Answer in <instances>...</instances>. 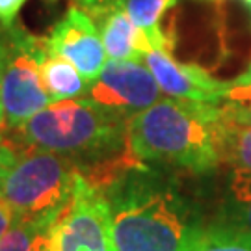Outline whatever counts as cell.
<instances>
[{"mask_svg":"<svg viewBox=\"0 0 251 251\" xmlns=\"http://www.w3.org/2000/svg\"><path fill=\"white\" fill-rule=\"evenodd\" d=\"M117 251H190L205 231L198 203L144 164L102 190Z\"/></svg>","mask_w":251,"mask_h":251,"instance_id":"6da1fadb","label":"cell"},{"mask_svg":"<svg viewBox=\"0 0 251 251\" xmlns=\"http://www.w3.org/2000/svg\"><path fill=\"white\" fill-rule=\"evenodd\" d=\"M4 130L17 147L58 152L76 162L80 171L132 154L128 121L110 116L86 99L56 100L23 125Z\"/></svg>","mask_w":251,"mask_h":251,"instance_id":"7a4b0ae2","label":"cell"},{"mask_svg":"<svg viewBox=\"0 0 251 251\" xmlns=\"http://www.w3.org/2000/svg\"><path fill=\"white\" fill-rule=\"evenodd\" d=\"M220 104L160 99L128 121V144L142 162L175 166L194 173L220 164L216 119Z\"/></svg>","mask_w":251,"mask_h":251,"instance_id":"3957f363","label":"cell"},{"mask_svg":"<svg viewBox=\"0 0 251 251\" xmlns=\"http://www.w3.org/2000/svg\"><path fill=\"white\" fill-rule=\"evenodd\" d=\"M80 166L58 152L19 147L0 168V201L17 220L52 218L62 212L78 188Z\"/></svg>","mask_w":251,"mask_h":251,"instance_id":"277c9868","label":"cell"},{"mask_svg":"<svg viewBox=\"0 0 251 251\" xmlns=\"http://www.w3.org/2000/svg\"><path fill=\"white\" fill-rule=\"evenodd\" d=\"M49 54L45 37H37L15 23L0 28V102L4 128H15L39 110L56 102L41 78Z\"/></svg>","mask_w":251,"mask_h":251,"instance_id":"5b68a950","label":"cell"},{"mask_svg":"<svg viewBox=\"0 0 251 251\" xmlns=\"http://www.w3.org/2000/svg\"><path fill=\"white\" fill-rule=\"evenodd\" d=\"M54 251H117L104 194L84 177L56 218Z\"/></svg>","mask_w":251,"mask_h":251,"instance_id":"8992f818","label":"cell"},{"mask_svg":"<svg viewBox=\"0 0 251 251\" xmlns=\"http://www.w3.org/2000/svg\"><path fill=\"white\" fill-rule=\"evenodd\" d=\"M86 100L106 114L130 121L162 99V90L149 67L142 62L108 60L99 76L90 82Z\"/></svg>","mask_w":251,"mask_h":251,"instance_id":"52a82bcc","label":"cell"},{"mask_svg":"<svg viewBox=\"0 0 251 251\" xmlns=\"http://www.w3.org/2000/svg\"><path fill=\"white\" fill-rule=\"evenodd\" d=\"M144 63L152 73L164 95L170 99L199 102V104H224L229 82L218 80L196 63H182L168 50H151L145 54Z\"/></svg>","mask_w":251,"mask_h":251,"instance_id":"ba28073f","label":"cell"},{"mask_svg":"<svg viewBox=\"0 0 251 251\" xmlns=\"http://www.w3.org/2000/svg\"><path fill=\"white\" fill-rule=\"evenodd\" d=\"M45 39L49 52L71 62L90 82L99 76L108 62L97 26L84 11L73 6H69Z\"/></svg>","mask_w":251,"mask_h":251,"instance_id":"9c48e42d","label":"cell"},{"mask_svg":"<svg viewBox=\"0 0 251 251\" xmlns=\"http://www.w3.org/2000/svg\"><path fill=\"white\" fill-rule=\"evenodd\" d=\"M100 39L106 50L108 60L117 62H144L145 54L152 47L145 34L132 23L126 9L114 13L99 28Z\"/></svg>","mask_w":251,"mask_h":251,"instance_id":"30bf717a","label":"cell"},{"mask_svg":"<svg viewBox=\"0 0 251 251\" xmlns=\"http://www.w3.org/2000/svg\"><path fill=\"white\" fill-rule=\"evenodd\" d=\"M216 225L251 234V171L233 170Z\"/></svg>","mask_w":251,"mask_h":251,"instance_id":"8fae6325","label":"cell"},{"mask_svg":"<svg viewBox=\"0 0 251 251\" xmlns=\"http://www.w3.org/2000/svg\"><path fill=\"white\" fill-rule=\"evenodd\" d=\"M216 149L220 164H229L233 170L251 171V125H242L222 114L216 119Z\"/></svg>","mask_w":251,"mask_h":251,"instance_id":"7c38bea8","label":"cell"},{"mask_svg":"<svg viewBox=\"0 0 251 251\" xmlns=\"http://www.w3.org/2000/svg\"><path fill=\"white\" fill-rule=\"evenodd\" d=\"M41 78L54 100L84 99L90 90V80L71 62L50 52L41 63Z\"/></svg>","mask_w":251,"mask_h":251,"instance_id":"4fadbf2b","label":"cell"},{"mask_svg":"<svg viewBox=\"0 0 251 251\" xmlns=\"http://www.w3.org/2000/svg\"><path fill=\"white\" fill-rule=\"evenodd\" d=\"M56 218L17 220L8 234L0 238V251H54Z\"/></svg>","mask_w":251,"mask_h":251,"instance_id":"5bb4252c","label":"cell"},{"mask_svg":"<svg viewBox=\"0 0 251 251\" xmlns=\"http://www.w3.org/2000/svg\"><path fill=\"white\" fill-rule=\"evenodd\" d=\"M177 2L179 0H125L128 17L149 39L152 50L171 52V37L164 34L160 21L166 15V11L173 8Z\"/></svg>","mask_w":251,"mask_h":251,"instance_id":"9a60e30c","label":"cell"},{"mask_svg":"<svg viewBox=\"0 0 251 251\" xmlns=\"http://www.w3.org/2000/svg\"><path fill=\"white\" fill-rule=\"evenodd\" d=\"M190 251H251V234L210 224Z\"/></svg>","mask_w":251,"mask_h":251,"instance_id":"2e32d148","label":"cell"},{"mask_svg":"<svg viewBox=\"0 0 251 251\" xmlns=\"http://www.w3.org/2000/svg\"><path fill=\"white\" fill-rule=\"evenodd\" d=\"M71 6L84 11L97 28L114 13L126 9L125 0H71Z\"/></svg>","mask_w":251,"mask_h":251,"instance_id":"e0dca14e","label":"cell"},{"mask_svg":"<svg viewBox=\"0 0 251 251\" xmlns=\"http://www.w3.org/2000/svg\"><path fill=\"white\" fill-rule=\"evenodd\" d=\"M225 102H231V104L244 108L251 106V62L240 76H236L234 80L229 82Z\"/></svg>","mask_w":251,"mask_h":251,"instance_id":"ac0fdd59","label":"cell"},{"mask_svg":"<svg viewBox=\"0 0 251 251\" xmlns=\"http://www.w3.org/2000/svg\"><path fill=\"white\" fill-rule=\"evenodd\" d=\"M26 0H0V28H9L17 23L19 11Z\"/></svg>","mask_w":251,"mask_h":251,"instance_id":"d6986e66","label":"cell"},{"mask_svg":"<svg viewBox=\"0 0 251 251\" xmlns=\"http://www.w3.org/2000/svg\"><path fill=\"white\" fill-rule=\"evenodd\" d=\"M220 108H222V114L225 117L233 119L236 123H242V125H251V106L244 108L231 104V102H224V104H220Z\"/></svg>","mask_w":251,"mask_h":251,"instance_id":"ffe728a7","label":"cell"},{"mask_svg":"<svg viewBox=\"0 0 251 251\" xmlns=\"http://www.w3.org/2000/svg\"><path fill=\"white\" fill-rule=\"evenodd\" d=\"M17 149L19 147L9 140V136L6 134V130L0 128V168H2L4 164H8V162L15 156Z\"/></svg>","mask_w":251,"mask_h":251,"instance_id":"44dd1931","label":"cell"},{"mask_svg":"<svg viewBox=\"0 0 251 251\" xmlns=\"http://www.w3.org/2000/svg\"><path fill=\"white\" fill-rule=\"evenodd\" d=\"M15 222H17L15 212L4 201H0V238L8 234V231L15 225Z\"/></svg>","mask_w":251,"mask_h":251,"instance_id":"7402d4cb","label":"cell"},{"mask_svg":"<svg viewBox=\"0 0 251 251\" xmlns=\"http://www.w3.org/2000/svg\"><path fill=\"white\" fill-rule=\"evenodd\" d=\"M4 126V114H2V102H0V128Z\"/></svg>","mask_w":251,"mask_h":251,"instance_id":"603a6c76","label":"cell"},{"mask_svg":"<svg viewBox=\"0 0 251 251\" xmlns=\"http://www.w3.org/2000/svg\"><path fill=\"white\" fill-rule=\"evenodd\" d=\"M214 2H218V0H214ZM246 4H248V8H251V0H244Z\"/></svg>","mask_w":251,"mask_h":251,"instance_id":"cb8c5ba5","label":"cell"}]
</instances>
